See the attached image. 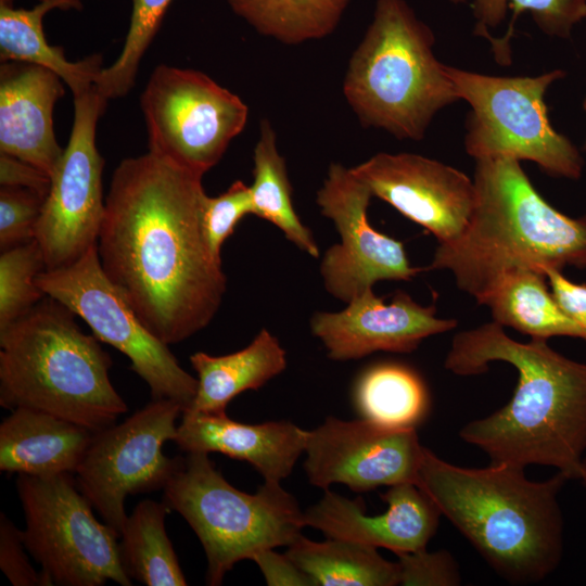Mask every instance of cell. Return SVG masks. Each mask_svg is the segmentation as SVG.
I'll return each mask as SVG.
<instances>
[{"label":"cell","mask_w":586,"mask_h":586,"mask_svg":"<svg viewBox=\"0 0 586 586\" xmlns=\"http://www.w3.org/2000/svg\"><path fill=\"white\" fill-rule=\"evenodd\" d=\"M202 178L149 151L118 164L105 198L102 269L167 345L206 328L227 289L202 234Z\"/></svg>","instance_id":"6da1fadb"},{"label":"cell","mask_w":586,"mask_h":586,"mask_svg":"<svg viewBox=\"0 0 586 586\" xmlns=\"http://www.w3.org/2000/svg\"><path fill=\"white\" fill-rule=\"evenodd\" d=\"M493 361L514 367V393L492 415L464 424L460 438L491 463L548 466L579 480L586 464V364L561 355L547 340L518 342L492 321L456 334L444 367L467 377L486 372Z\"/></svg>","instance_id":"7a4b0ae2"},{"label":"cell","mask_w":586,"mask_h":586,"mask_svg":"<svg viewBox=\"0 0 586 586\" xmlns=\"http://www.w3.org/2000/svg\"><path fill=\"white\" fill-rule=\"evenodd\" d=\"M524 470L505 463L464 468L424 447L417 480L487 564L518 585L539 583L561 562L559 494L570 480L558 471L545 481H531Z\"/></svg>","instance_id":"3957f363"},{"label":"cell","mask_w":586,"mask_h":586,"mask_svg":"<svg viewBox=\"0 0 586 586\" xmlns=\"http://www.w3.org/2000/svg\"><path fill=\"white\" fill-rule=\"evenodd\" d=\"M476 201L468 227L438 243L428 269L448 270L479 303L513 269H586V215L572 218L534 188L520 162L475 160Z\"/></svg>","instance_id":"277c9868"},{"label":"cell","mask_w":586,"mask_h":586,"mask_svg":"<svg viewBox=\"0 0 586 586\" xmlns=\"http://www.w3.org/2000/svg\"><path fill=\"white\" fill-rule=\"evenodd\" d=\"M75 317L46 295L0 330V405L46 411L97 432L128 407L110 380V355Z\"/></svg>","instance_id":"5b68a950"},{"label":"cell","mask_w":586,"mask_h":586,"mask_svg":"<svg viewBox=\"0 0 586 586\" xmlns=\"http://www.w3.org/2000/svg\"><path fill=\"white\" fill-rule=\"evenodd\" d=\"M433 44L432 30L405 0H378L343 81L364 126L419 140L436 112L459 100Z\"/></svg>","instance_id":"8992f818"},{"label":"cell","mask_w":586,"mask_h":586,"mask_svg":"<svg viewBox=\"0 0 586 586\" xmlns=\"http://www.w3.org/2000/svg\"><path fill=\"white\" fill-rule=\"evenodd\" d=\"M164 501L199 537L207 560L206 582L217 586L241 560L262 550L289 547L305 527L304 512L280 483L265 482L256 493L237 489L204 453L176 457Z\"/></svg>","instance_id":"52a82bcc"},{"label":"cell","mask_w":586,"mask_h":586,"mask_svg":"<svg viewBox=\"0 0 586 586\" xmlns=\"http://www.w3.org/2000/svg\"><path fill=\"white\" fill-rule=\"evenodd\" d=\"M458 98L471 112L464 146L475 160L532 161L551 176L578 179L584 161L574 144L550 124L545 93L564 76L552 71L535 77H498L445 66Z\"/></svg>","instance_id":"ba28073f"},{"label":"cell","mask_w":586,"mask_h":586,"mask_svg":"<svg viewBox=\"0 0 586 586\" xmlns=\"http://www.w3.org/2000/svg\"><path fill=\"white\" fill-rule=\"evenodd\" d=\"M16 488L26 520L23 540L49 586L131 585L118 533L97 520L72 474H20Z\"/></svg>","instance_id":"9c48e42d"},{"label":"cell","mask_w":586,"mask_h":586,"mask_svg":"<svg viewBox=\"0 0 586 586\" xmlns=\"http://www.w3.org/2000/svg\"><path fill=\"white\" fill-rule=\"evenodd\" d=\"M149 151L202 176L245 127L249 109L195 69L160 64L140 97Z\"/></svg>","instance_id":"30bf717a"},{"label":"cell","mask_w":586,"mask_h":586,"mask_svg":"<svg viewBox=\"0 0 586 586\" xmlns=\"http://www.w3.org/2000/svg\"><path fill=\"white\" fill-rule=\"evenodd\" d=\"M38 286L68 307L131 362L148 384L152 399H170L188 409L195 397L198 379L188 373L168 348L139 319L130 304L102 269L97 244L75 263L38 275Z\"/></svg>","instance_id":"8fae6325"},{"label":"cell","mask_w":586,"mask_h":586,"mask_svg":"<svg viewBox=\"0 0 586 586\" xmlns=\"http://www.w3.org/2000/svg\"><path fill=\"white\" fill-rule=\"evenodd\" d=\"M183 407L170 399H152L123 422L93 432L75 480L103 522L120 535L129 495L164 488L176 457L163 454L174 441Z\"/></svg>","instance_id":"7c38bea8"},{"label":"cell","mask_w":586,"mask_h":586,"mask_svg":"<svg viewBox=\"0 0 586 586\" xmlns=\"http://www.w3.org/2000/svg\"><path fill=\"white\" fill-rule=\"evenodd\" d=\"M107 100L95 86L74 95V122L62 158L51 177L36 240L47 269L66 267L97 244L104 216V160L95 143Z\"/></svg>","instance_id":"4fadbf2b"},{"label":"cell","mask_w":586,"mask_h":586,"mask_svg":"<svg viewBox=\"0 0 586 586\" xmlns=\"http://www.w3.org/2000/svg\"><path fill=\"white\" fill-rule=\"evenodd\" d=\"M373 198L367 184L340 163L329 166L317 192L321 214L331 219L341 242L321 260L326 290L351 302L380 280H410L421 269L410 265L404 243L372 228L367 211Z\"/></svg>","instance_id":"5bb4252c"},{"label":"cell","mask_w":586,"mask_h":586,"mask_svg":"<svg viewBox=\"0 0 586 586\" xmlns=\"http://www.w3.org/2000/svg\"><path fill=\"white\" fill-rule=\"evenodd\" d=\"M423 448L416 429L395 430L368 420L327 417L306 432L305 471L314 486L341 483L355 492L417 484Z\"/></svg>","instance_id":"9a60e30c"},{"label":"cell","mask_w":586,"mask_h":586,"mask_svg":"<svg viewBox=\"0 0 586 586\" xmlns=\"http://www.w3.org/2000/svg\"><path fill=\"white\" fill-rule=\"evenodd\" d=\"M379 198L431 232L438 243L459 238L474 211V181L462 171L412 153H378L352 168Z\"/></svg>","instance_id":"2e32d148"},{"label":"cell","mask_w":586,"mask_h":586,"mask_svg":"<svg viewBox=\"0 0 586 586\" xmlns=\"http://www.w3.org/2000/svg\"><path fill=\"white\" fill-rule=\"evenodd\" d=\"M456 319L440 318L433 305L422 306L397 291L385 304L369 289L341 311H317L311 333L333 360L358 359L374 352L411 353L426 337L453 330Z\"/></svg>","instance_id":"e0dca14e"},{"label":"cell","mask_w":586,"mask_h":586,"mask_svg":"<svg viewBox=\"0 0 586 586\" xmlns=\"http://www.w3.org/2000/svg\"><path fill=\"white\" fill-rule=\"evenodd\" d=\"M387 508L368 515L359 500L324 489L322 498L304 511L305 525L328 538H342L395 555L426 548L440 517L435 502L415 483L392 485L381 495Z\"/></svg>","instance_id":"ac0fdd59"},{"label":"cell","mask_w":586,"mask_h":586,"mask_svg":"<svg viewBox=\"0 0 586 586\" xmlns=\"http://www.w3.org/2000/svg\"><path fill=\"white\" fill-rule=\"evenodd\" d=\"M53 72L25 62H1L0 153L54 174L64 150L53 129V109L64 94Z\"/></svg>","instance_id":"d6986e66"},{"label":"cell","mask_w":586,"mask_h":586,"mask_svg":"<svg viewBox=\"0 0 586 586\" xmlns=\"http://www.w3.org/2000/svg\"><path fill=\"white\" fill-rule=\"evenodd\" d=\"M306 432L290 421L249 424L230 419L226 412L184 410L174 442L187 453H219L246 461L265 482L288 477L305 451Z\"/></svg>","instance_id":"ffe728a7"},{"label":"cell","mask_w":586,"mask_h":586,"mask_svg":"<svg viewBox=\"0 0 586 586\" xmlns=\"http://www.w3.org/2000/svg\"><path fill=\"white\" fill-rule=\"evenodd\" d=\"M0 424V470L39 477L75 474L93 435L86 426L30 408Z\"/></svg>","instance_id":"44dd1931"},{"label":"cell","mask_w":586,"mask_h":586,"mask_svg":"<svg viewBox=\"0 0 586 586\" xmlns=\"http://www.w3.org/2000/svg\"><path fill=\"white\" fill-rule=\"evenodd\" d=\"M190 362L198 373V390L186 410L221 413L235 396L258 390L280 374L286 367V353L276 336L262 329L241 351L222 356L196 352Z\"/></svg>","instance_id":"7402d4cb"},{"label":"cell","mask_w":586,"mask_h":586,"mask_svg":"<svg viewBox=\"0 0 586 586\" xmlns=\"http://www.w3.org/2000/svg\"><path fill=\"white\" fill-rule=\"evenodd\" d=\"M491 309L493 321L527 334L549 340L570 336L584 340L583 330L555 300L545 273L513 269L502 275L479 302Z\"/></svg>","instance_id":"603a6c76"},{"label":"cell","mask_w":586,"mask_h":586,"mask_svg":"<svg viewBox=\"0 0 586 586\" xmlns=\"http://www.w3.org/2000/svg\"><path fill=\"white\" fill-rule=\"evenodd\" d=\"M58 9L51 1L39 2L33 9L0 7V60L25 62L56 74L73 95L92 88L104 68L100 54L72 62L61 47L49 44L42 27L43 16Z\"/></svg>","instance_id":"cb8c5ba5"},{"label":"cell","mask_w":586,"mask_h":586,"mask_svg":"<svg viewBox=\"0 0 586 586\" xmlns=\"http://www.w3.org/2000/svg\"><path fill=\"white\" fill-rule=\"evenodd\" d=\"M285 553L315 586L399 585L397 562L383 558L377 548L354 540L327 537L315 542L301 535Z\"/></svg>","instance_id":"d4e9b609"},{"label":"cell","mask_w":586,"mask_h":586,"mask_svg":"<svg viewBox=\"0 0 586 586\" xmlns=\"http://www.w3.org/2000/svg\"><path fill=\"white\" fill-rule=\"evenodd\" d=\"M353 397L362 419L387 429L417 430L430 410L425 382L417 371L399 362L367 368L354 385Z\"/></svg>","instance_id":"484cf974"},{"label":"cell","mask_w":586,"mask_h":586,"mask_svg":"<svg viewBox=\"0 0 586 586\" xmlns=\"http://www.w3.org/2000/svg\"><path fill=\"white\" fill-rule=\"evenodd\" d=\"M170 510L165 501L144 499L127 515L119 535L125 572L148 586L188 584L165 530V517Z\"/></svg>","instance_id":"4316f807"},{"label":"cell","mask_w":586,"mask_h":586,"mask_svg":"<svg viewBox=\"0 0 586 586\" xmlns=\"http://www.w3.org/2000/svg\"><path fill=\"white\" fill-rule=\"evenodd\" d=\"M252 194L253 215L278 227L285 238L314 258L319 247L311 231L303 225L292 203V187L284 158L277 146V137L267 119L262 120L254 149Z\"/></svg>","instance_id":"83f0119b"},{"label":"cell","mask_w":586,"mask_h":586,"mask_svg":"<svg viewBox=\"0 0 586 586\" xmlns=\"http://www.w3.org/2000/svg\"><path fill=\"white\" fill-rule=\"evenodd\" d=\"M256 31L286 44L321 39L337 26L351 0H227Z\"/></svg>","instance_id":"f1b7e54d"},{"label":"cell","mask_w":586,"mask_h":586,"mask_svg":"<svg viewBox=\"0 0 586 586\" xmlns=\"http://www.w3.org/2000/svg\"><path fill=\"white\" fill-rule=\"evenodd\" d=\"M454 3L467 0H450ZM472 10L476 18L475 34L493 39L489 27L498 26L513 12L508 31L499 39L505 54L510 55L509 40L513 33V23L521 13L532 15L537 26L546 34L566 38L572 27L586 17V0H472Z\"/></svg>","instance_id":"f546056e"},{"label":"cell","mask_w":586,"mask_h":586,"mask_svg":"<svg viewBox=\"0 0 586 586\" xmlns=\"http://www.w3.org/2000/svg\"><path fill=\"white\" fill-rule=\"evenodd\" d=\"M171 0H132L130 25L123 49L94 84L107 101L126 95L133 87L140 62L153 41Z\"/></svg>","instance_id":"4dcf8cb0"},{"label":"cell","mask_w":586,"mask_h":586,"mask_svg":"<svg viewBox=\"0 0 586 586\" xmlns=\"http://www.w3.org/2000/svg\"><path fill=\"white\" fill-rule=\"evenodd\" d=\"M46 269L36 239L1 252L0 330L23 317L46 296L36 281Z\"/></svg>","instance_id":"1f68e13d"},{"label":"cell","mask_w":586,"mask_h":586,"mask_svg":"<svg viewBox=\"0 0 586 586\" xmlns=\"http://www.w3.org/2000/svg\"><path fill=\"white\" fill-rule=\"evenodd\" d=\"M253 214L251 189L241 180L234 181L224 193L208 196L201 203V229L212 255L221 262V247L240 220Z\"/></svg>","instance_id":"d6a6232c"},{"label":"cell","mask_w":586,"mask_h":586,"mask_svg":"<svg viewBox=\"0 0 586 586\" xmlns=\"http://www.w3.org/2000/svg\"><path fill=\"white\" fill-rule=\"evenodd\" d=\"M46 196L28 188L1 186V252L36 239Z\"/></svg>","instance_id":"836d02e7"},{"label":"cell","mask_w":586,"mask_h":586,"mask_svg":"<svg viewBox=\"0 0 586 586\" xmlns=\"http://www.w3.org/2000/svg\"><path fill=\"white\" fill-rule=\"evenodd\" d=\"M398 557L399 585L455 586L461 582L458 564L449 552H429L426 548L400 552Z\"/></svg>","instance_id":"e575fe53"},{"label":"cell","mask_w":586,"mask_h":586,"mask_svg":"<svg viewBox=\"0 0 586 586\" xmlns=\"http://www.w3.org/2000/svg\"><path fill=\"white\" fill-rule=\"evenodd\" d=\"M20 530L3 512L0 513V568L14 586H47L48 583L30 564Z\"/></svg>","instance_id":"d590c367"},{"label":"cell","mask_w":586,"mask_h":586,"mask_svg":"<svg viewBox=\"0 0 586 586\" xmlns=\"http://www.w3.org/2000/svg\"><path fill=\"white\" fill-rule=\"evenodd\" d=\"M544 273L558 305L583 330L586 341V284L570 281L558 269H547Z\"/></svg>","instance_id":"8d00e7d4"},{"label":"cell","mask_w":586,"mask_h":586,"mask_svg":"<svg viewBox=\"0 0 586 586\" xmlns=\"http://www.w3.org/2000/svg\"><path fill=\"white\" fill-rule=\"evenodd\" d=\"M252 560L269 586H315L313 579L286 553L281 555L275 548L259 551Z\"/></svg>","instance_id":"74e56055"},{"label":"cell","mask_w":586,"mask_h":586,"mask_svg":"<svg viewBox=\"0 0 586 586\" xmlns=\"http://www.w3.org/2000/svg\"><path fill=\"white\" fill-rule=\"evenodd\" d=\"M0 184L28 188L47 195L51 178L25 161L0 153Z\"/></svg>","instance_id":"f35d334b"},{"label":"cell","mask_w":586,"mask_h":586,"mask_svg":"<svg viewBox=\"0 0 586 586\" xmlns=\"http://www.w3.org/2000/svg\"><path fill=\"white\" fill-rule=\"evenodd\" d=\"M38 2L51 1L56 4L60 10H80L82 0H37Z\"/></svg>","instance_id":"ab89813d"},{"label":"cell","mask_w":586,"mask_h":586,"mask_svg":"<svg viewBox=\"0 0 586 586\" xmlns=\"http://www.w3.org/2000/svg\"><path fill=\"white\" fill-rule=\"evenodd\" d=\"M14 0H0V7H13Z\"/></svg>","instance_id":"60d3db41"},{"label":"cell","mask_w":586,"mask_h":586,"mask_svg":"<svg viewBox=\"0 0 586 586\" xmlns=\"http://www.w3.org/2000/svg\"><path fill=\"white\" fill-rule=\"evenodd\" d=\"M579 481H582L583 484L586 486V464H585V469H584V471L582 473V476H581Z\"/></svg>","instance_id":"b9f144b4"},{"label":"cell","mask_w":586,"mask_h":586,"mask_svg":"<svg viewBox=\"0 0 586 586\" xmlns=\"http://www.w3.org/2000/svg\"><path fill=\"white\" fill-rule=\"evenodd\" d=\"M585 109H586V101H585ZM585 148H586V144H585Z\"/></svg>","instance_id":"7bdbcfd3"}]
</instances>
